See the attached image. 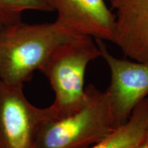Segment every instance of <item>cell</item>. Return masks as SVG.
<instances>
[{"instance_id": "277c9868", "label": "cell", "mask_w": 148, "mask_h": 148, "mask_svg": "<svg viewBox=\"0 0 148 148\" xmlns=\"http://www.w3.org/2000/svg\"><path fill=\"white\" fill-rule=\"evenodd\" d=\"M23 88L0 81V148H34L40 127L56 118L51 105L35 106Z\"/></svg>"}, {"instance_id": "8992f818", "label": "cell", "mask_w": 148, "mask_h": 148, "mask_svg": "<svg viewBox=\"0 0 148 148\" xmlns=\"http://www.w3.org/2000/svg\"><path fill=\"white\" fill-rule=\"evenodd\" d=\"M56 11L57 25L77 35L114 42L115 15L104 0H44Z\"/></svg>"}, {"instance_id": "52a82bcc", "label": "cell", "mask_w": 148, "mask_h": 148, "mask_svg": "<svg viewBox=\"0 0 148 148\" xmlns=\"http://www.w3.org/2000/svg\"><path fill=\"white\" fill-rule=\"evenodd\" d=\"M115 11L114 43L133 60L148 62V0H109Z\"/></svg>"}, {"instance_id": "6da1fadb", "label": "cell", "mask_w": 148, "mask_h": 148, "mask_svg": "<svg viewBox=\"0 0 148 148\" xmlns=\"http://www.w3.org/2000/svg\"><path fill=\"white\" fill-rule=\"evenodd\" d=\"M77 34L50 23L23 22L0 30V81L23 86L45 63L55 49Z\"/></svg>"}, {"instance_id": "7c38bea8", "label": "cell", "mask_w": 148, "mask_h": 148, "mask_svg": "<svg viewBox=\"0 0 148 148\" xmlns=\"http://www.w3.org/2000/svg\"><path fill=\"white\" fill-rule=\"evenodd\" d=\"M125 148H138V146H135V147H125Z\"/></svg>"}, {"instance_id": "ba28073f", "label": "cell", "mask_w": 148, "mask_h": 148, "mask_svg": "<svg viewBox=\"0 0 148 148\" xmlns=\"http://www.w3.org/2000/svg\"><path fill=\"white\" fill-rule=\"evenodd\" d=\"M148 128V97L133 110L127 122L100 143L88 148H125L139 146Z\"/></svg>"}, {"instance_id": "7a4b0ae2", "label": "cell", "mask_w": 148, "mask_h": 148, "mask_svg": "<svg viewBox=\"0 0 148 148\" xmlns=\"http://www.w3.org/2000/svg\"><path fill=\"white\" fill-rule=\"evenodd\" d=\"M86 97L77 112L46 121L37 133L34 148H88L117 128L105 91L86 87Z\"/></svg>"}, {"instance_id": "9c48e42d", "label": "cell", "mask_w": 148, "mask_h": 148, "mask_svg": "<svg viewBox=\"0 0 148 148\" xmlns=\"http://www.w3.org/2000/svg\"><path fill=\"white\" fill-rule=\"evenodd\" d=\"M27 10L53 12L44 0H0V22L3 26L21 22Z\"/></svg>"}, {"instance_id": "5b68a950", "label": "cell", "mask_w": 148, "mask_h": 148, "mask_svg": "<svg viewBox=\"0 0 148 148\" xmlns=\"http://www.w3.org/2000/svg\"><path fill=\"white\" fill-rule=\"evenodd\" d=\"M95 42L110 69V84L105 92L119 127L148 95V62L117 58L109 52L102 40L95 39Z\"/></svg>"}, {"instance_id": "8fae6325", "label": "cell", "mask_w": 148, "mask_h": 148, "mask_svg": "<svg viewBox=\"0 0 148 148\" xmlns=\"http://www.w3.org/2000/svg\"><path fill=\"white\" fill-rule=\"evenodd\" d=\"M3 27V25L2 23H1V22H0V30H1V29H2V27Z\"/></svg>"}, {"instance_id": "30bf717a", "label": "cell", "mask_w": 148, "mask_h": 148, "mask_svg": "<svg viewBox=\"0 0 148 148\" xmlns=\"http://www.w3.org/2000/svg\"><path fill=\"white\" fill-rule=\"evenodd\" d=\"M138 148H148V128L146 131L141 143L138 146Z\"/></svg>"}, {"instance_id": "3957f363", "label": "cell", "mask_w": 148, "mask_h": 148, "mask_svg": "<svg viewBox=\"0 0 148 148\" xmlns=\"http://www.w3.org/2000/svg\"><path fill=\"white\" fill-rule=\"evenodd\" d=\"M99 57L100 51L92 37L77 35L56 48L39 70L54 92L51 106L56 118L71 115L82 108L86 97V69Z\"/></svg>"}]
</instances>
